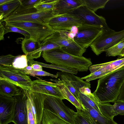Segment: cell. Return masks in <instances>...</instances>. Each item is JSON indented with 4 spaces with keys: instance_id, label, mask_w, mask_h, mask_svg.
Segmentation results:
<instances>
[{
    "instance_id": "cell-36",
    "label": "cell",
    "mask_w": 124,
    "mask_h": 124,
    "mask_svg": "<svg viewBox=\"0 0 124 124\" xmlns=\"http://www.w3.org/2000/svg\"><path fill=\"white\" fill-rule=\"evenodd\" d=\"M26 105L27 111L28 124H36L31 109L30 103L27 96Z\"/></svg>"
},
{
    "instance_id": "cell-34",
    "label": "cell",
    "mask_w": 124,
    "mask_h": 124,
    "mask_svg": "<svg viewBox=\"0 0 124 124\" xmlns=\"http://www.w3.org/2000/svg\"><path fill=\"white\" fill-rule=\"evenodd\" d=\"M16 57L11 54L1 56L0 65L5 66H12L13 63Z\"/></svg>"
},
{
    "instance_id": "cell-5",
    "label": "cell",
    "mask_w": 124,
    "mask_h": 124,
    "mask_svg": "<svg viewBox=\"0 0 124 124\" xmlns=\"http://www.w3.org/2000/svg\"><path fill=\"white\" fill-rule=\"evenodd\" d=\"M5 24L23 30L30 34V38L41 43L52 34L55 31L48 24L23 22H14Z\"/></svg>"
},
{
    "instance_id": "cell-43",
    "label": "cell",
    "mask_w": 124,
    "mask_h": 124,
    "mask_svg": "<svg viewBox=\"0 0 124 124\" xmlns=\"http://www.w3.org/2000/svg\"><path fill=\"white\" fill-rule=\"evenodd\" d=\"M120 56L122 57H124V48L122 51Z\"/></svg>"
},
{
    "instance_id": "cell-29",
    "label": "cell",
    "mask_w": 124,
    "mask_h": 124,
    "mask_svg": "<svg viewBox=\"0 0 124 124\" xmlns=\"http://www.w3.org/2000/svg\"><path fill=\"white\" fill-rule=\"evenodd\" d=\"M32 64H37L41 65L42 67L57 70H60L61 71L67 72L74 74H77L78 72V71L77 70L72 68L53 64H48L35 61L34 60L32 61Z\"/></svg>"
},
{
    "instance_id": "cell-14",
    "label": "cell",
    "mask_w": 124,
    "mask_h": 124,
    "mask_svg": "<svg viewBox=\"0 0 124 124\" xmlns=\"http://www.w3.org/2000/svg\"><path fill=\"white\" fill-rule=\"evenodd\" d=\"M31 92L53 96L62 100L65 99L55 82L48 81L39 78L32 81Z\"/></svg>"
},
{
    "instance_id": "cell-18",
    "label": "cell",
    "mask_w": 124,
    "mask_h": 124,
    "mask_svg": "<svg viewBox=\"0 0 124 124\" xmlns=\"http://www.w3.org/2000/svg\"><path fill=\"white\" fill-rule=\"evenodd\" d=\"M83 6L82 0H58L53 10L55 16L67 14Z\"/></svg>"
},
{
    "instance_id": "cell-11",
    "label": "cell",
    "mask_w": 124,
    "mask_h": 124,
    "mask_svg": "<svg viewBox=\"0 0 124 124\" xmlns=\"http://www.w3.org/2000/svg\"><path fill=\"white\" fill-rule=\"evenodd\" d=\"M48 24L55 31H68L74 27H78L81 25L82 22L77 17L67 14L52 17Z\"/></svg>"
},
{
    "instance_id": "cell-20",
    "label": "cell",
    "mask_w": 124,
    "mask_h": 124,
    "mask_svg": "<svg viewBox=\"0 0 124 124\" xmlns=\"http://www.w3.org/2000/svg\"><path fill=\"white\" fill-rule=\"evenodd\" d=\"M50 80L55 83L65 99L70 102L76 108L80 110H84V108L80 102L70 92L62 80L60 79L58 80L51 79Z\"/></svg>"
},
{
    "instance_id": "cell-22",
    "label": "cell",
    "mask_w": 124,
    "mask_h": 124,
    "mask_svg": "<svg viewBox=\"0 0 124 124\" xmlns=\"http://www.w3.org/2000/svg\"><path fill=\"white\" fill-rule=\"evenodd\" d=\"M22 89L7 80L0 79V95L13 97L20 94Z\"/></svg>"
},
{
    "instance_id": "cell-21",
    "label": "cell",
    "mask_w": 124,
    "mask_h": 124,
    "mask_svg": "<svg viewBox=\"0 0 124 124\" xmlns=\"http://www.w3.org/2000/svg\"><path fill=\"white\" fill-rule=\"evenodd\" d=\"M79 101L85 109L97 124H118L113 119L107 118L101 115L90 105L84 99L79 96Z\"/></svg>"
},
{
    "instance_id": "cell-42",
    "label": "cell",
    "mask_w": 124,
    "mask_h": 124,
    "mask_svg": "<svg viewBox=\"0 0 124 124\" xmlns=\"http://www.w3.org/2000/svg\"><path fill=\"white\" fill-rule=\"evenodd\" d=\"M24 69L28 70H32L31 67V66L29 65H28L27 67Z\"/></svg>"
},
{
    "instance_id": "cell-6",
    "label": "cell",
    "mask_w": 124,
    "mask_h": 124,
    "mask_svg": "<svg viewBox=\"0 0 124 124\" xmlns=\"http://www.w3.org/2000/svg\"><path fill=\"white\" fill-rule=\"evenodd\" d=\"M45 41L55 43L59 45L64 52L76 56H82L86 50L79 45L73 39L69 37L67 31H55L43 42Z\"/></svg>"
},
{
    "instance_id": "cell-7",
    "label": "cell",
    "mask_w": 124,
    "mask_h": 124,
    "mask_svg": "<svg viewBox=\"0 0 124 124\" xmlns=\"http://www.w3.org/2000/svg\"><path fill=\"white\" fill-rule=\"evenodd\" d=\"M124 40V29L119 31L112 30L105 31L90 46L92 50L97 55Z\"/></svg>"
},
{
    "instance_id": "cell-15",
    "label": "cell",
    "mask_w": 124,
    "mask_h": 124,
    "mask_svg": "<svg viewBox=\"0 0 124 124\" xmlns=\"http://www.w3.org/2000/svg\"><path fill=\"white\" fill-rule=\"evenodd\" d=\"M26 92L36 124H41L44 109V101L46 95L31 91Z\"/></svg>"
},
{
    "instance_id": "cell-32",
    "label": "cell",
    "mask_w": 124,
    "mask_h": 124,
    "mask_svg": "<svg viewBox=\"0 0 124 124\" xmlns=\"http://www.w3.org/2000/svg\"><path fill=\"white\" fill-rule=\"evenodd\" d=\"M4 26L5 28V34L9 32H16L20 33L23 35L25 37V39H28L30 38V36L29 34L23 30L6 24Z\"/></svg>"
},
{
    "instance_id": "cell-28",
    "label": "cell",
    "mask_w": 124,
    "mask_h": 124,
    "mask_svg": "<svg viewBox=\"0 0 124 124\" xmlns=\"http://www.w3.org/2000/svg\"><path fill=\"white\" fill-rule=\"evenodd\" d=\"M58 0H41L34 7L38 11H45L53 10Z\"/></svg>"
},
{
    "instance_id": "cell-39",
    "label": "cell",
    "mask_w": 124,
    "mask_h": 124,
    "mask_svg": "<svg viewBox=\"0 0 124 124\" xmlns=\"http://www.w3.org/2000/svg\"><path fill=\"white\" fill-rule=\"evenodd\" d=\"M5 28L4 26L2 23L1 21L0 23V40L4 39V35L5 34Z\"/></svg>"
},
{
    "instance_id": "cell-10",
    "label": "cell",
    "mask_w": 124,
    "mask_h": 124,
    "mask_svg": "<svg viewBox=\"0 0 124 124\" xmlns=\"http://www.w3.org/2000/svg\"><path fill=\"white\" fill-rule=\"evenodd\" d=\"M77 33L73 38L74 41L82 47L87 48L105 31L94 26L82 24L78 27Z\"/></svg>"
},
{
    "instance_id": "cell-3",
    "label": "cell",
    "mask_w": 124,
    "mask_h": 124,
    "mask_svg": "<svg viewBox=\"0 0 124 124\" xmlns=\"http://www.w3.org/2000/svg\"><path fill=\"white\" fill-rule=\"evenodd\" d=\"M55 16L53 10L39 11L34 7L26 8L21 4L9 16L0 21L5 23L23 22L48 24L50 19Z\"/></svg>"
},
{
    "instance_id": "cell-38",
    "label": "cell",
    "mask_w": 124,
    "mask_h": 124,
    "mask_svg": "<svg viewBox=\"0 0 124 124\" xmlns=\"http://www.w3.org/2000/svg\"><path fill=\"white\" fill-rule=\"evenodd\" d=\"M80 92L87 95H89L92 93L89 88L84 87L79 89Z\"/></svg>"
},
{
    "instance_id": "cell-40",
    "label": "cell",
    "mask_w": 124,
    "mask_h": 124,
    "mask_svg": "<svg viewBox=\"0 0 124 124\" xmlns=\"http://www.w3.org/2000/svg\"><path fill=\"white\" fill-rule=\"evenodd\" d=\"M32 67V70L36 71L42 70V67L37 64H34L30 65Z\"/></svg>"
},
{
    "instance_id": "cell-35",
    "label": "cell",
    "mask_w": 124,
    "mask_h": 124,
    "mask_svg": "<svg viewBox=\"0 0 124 124\" xmlns=\"http://www.w3.org/2000/svg\"><path fill=\"white\" fill-rule=\"evenodd\" d=\"M76 109L77 112H75L73 116L74 124H90L82 115L80 110Z\"/></svg>"
},
{
    "instance_id": "cell-30",
    "label": "cell",
    "mask_w": 124,
    "mask_h": 124,
    "mask_svg": "<svg viewBox=\"0 0 124 124\" xmlns=\"http://www.w3.org/2000/svg\"><path fill=\"white\" fill-rule=\"evenodd\" d=\"M124 48V40L119 42L107 49L105 52L107 56H120Z\"/></svg>"
},
{
    "instance_id": "cell-26",
    "label": "cell",
    "mask_w": 124,
    "mask_h": 124,
    "mask_svg": "<svg viewBox=\"0 0 124 124\" xmlns=\"http://www.w3.org/2000/svg\"><path fill=\"white\" fill-rule=\"evenodd\" d=\"M41 46V43L30 38H24L22 42V49L25 54H27L38 49Z\"/></svg>"
},
{
    "instance_id": "cell-23",
    "label": "cell",
    "mask_w": 124,
    "mask_h": 124,
    "mask_svg": "<svg viewBox=\"0 0 124 124\" xmlns=\"http://www.w3.org/2000/svg\"><path fill=\"white\" fill-rule=\"evenodd\" d=\"M21 4L20 0H13L12 1L0 5V21L9 16Z\"/></svg>"
},
{
    "instance_id": "cell-16",
    "label": "cell",
    "mask_w": 124,
    "mask_h": 124,
    "mask_svg": "<svg viewBox=\"0 0 124 124\" xmlns=\"http://www.w3.org/2000/svg\"><path fill=\"white\" fill-rule=\"evenodd\" d=\"M16 103L15 97L0 95V124L12 122Z\"/></svg>"
},
{
    "instance_id": "cell-9",
    "label": "cell",
    "mask_w": 124,
    "mask_h": 124,
    "mask_svg": "<svg viewBox=\"0 0 124 124\" xmlns=\"http://www.w3.org/2000/svg\"><path fill=\"white\" fill-rule=\"evenodd\" d=\"M68 14L79 18L82 24L97 27L106 31L112 30L108 25L104 17L97 15L85 6H81Z\"/></svg>"
},
{
    "instance_id": "cell-33",
    "label": "cell",
    "mask_w": 124,
    "mask_h": 124,
    "mask_svg": "<svg viewBox=\"0 0 124 124\" xmlns=\"http://www.w3.org/2000/svg\"><path fill=\"white\" fill-rule=\"evenodd\" d=\"M25 74L29 75L33 77L36 76H50L52 78H57L58 76L56 75H54L43 70L40 71H36L32 70H28L24 69H23Z\"/></svg>"
},
{
    "instance_id": "cell-24",
    "label": "cell",
    "mask_w": 124,
    "mask_h": 124,
    "mask_svg": "<svg viewBox=\"0 0 124 124\" xmlns=\"http://www.w3.org/2000/svg\"><path fill=\"white\" fill-rule=\"evenodd\" d=\"M60 47L57 44L49 41H45L41 43V46L38 49L27 55L28 62L34 58L36 59L40 57L42 52L56 48Z\"/></svg>"
},
{
    "instance_id": "cell-8",
    "label": "cell",
    "mask_w": 124,
    "mask_h": 124,
    "mask_svg": "<svg viewBox=\"0 0 124 124\" xmlns=\"http://www.w3.org/2000/svg\"><path fill=\"white\" fill-rule=\"evenodd\" d=\"M62 100L46 95L44 102V109L60 117L70 124H74L73 116L75 112L66 106Z\"/></svg>"
},
{
    "instance_id": "cell-27",
    "label": "cell",
    "mask_w": 124,
    "mask_h": 124,
    "mask_svg": "<svg viewBox=\"0 0 124 124\" xmlns=\"http://www.w3.org/2000/svg\"><path fill=\"white\" fill-rule=\"evenodd\" d=\"M83 6L95 12L99 9L103 8L109 0H82Z\"/></svg>"
},
{
    "instance_id": "cell-17",
    "label": "cell",
    "mask_w": 124,
    "mask_h": 124,
    "mask_svg": "<svg viewBox=\"0 0 124 124\" xmlns=\"http://www.w3.org/2000/svg\"><path fill=\"white\" fill-rule=\"evenodd\" d=\"M114 103L113 105L109 103H99L98 106L104 116L113 119L118 115H124V101H116Z\"/></svg>"
},
{
    "instance_id": "cell-41",
    "label": "cell",
    "mask_w": 124,
    "mask_h": 124,
    "mask_svg": "<svg viewBox=\"0 0 124 124\" xmlns=\"http://www.w3.org/2000/svg\"><path fill=\"white\" fill-rule=\"evenodd\" d=\"M13 0H0V5L7 3L13 1Z\"/></svg>"
},
{
    "instance_id": "cell-19",
    "label": "cell",
    "mask_w": 124,
    "mask_h": 124,
    "mask_svg": "<svg viewBox=\"0 0 124 124\" xmlns=\"http://www.w3.org/2000/svg\"><path fill=\"white\" fill-rule=\"evenodd\" d=\"M124 67V57L106 62L91 65L89 68L90 72L97 70H101L105 75Z\"/></svg>"
},
{
    "instance_id": "cell-37",
    "label": "cell",
    "mask_w": 124,
    "mask_h": 124,
    "mask_svg": "<svg viewBox=\"0 0 124 124\" xmlns=\"http://www.w3.org/2000/svg\"><path fill=\"white\" fill-rule=\"evenodd\" d=\"M41 0H20L21 5L26 8L34 7V6Z\"/></svg>"
},
{
    "instance_id": "cell-4",
    "label": "cell",
    "mask_w": 124,
    "mask_h": 124,
    "mask_svg": "<svg viewBox=\"0 0 124 124\" xmlns=\"http://www.w3.org/2000/svg\"><path fill=\"white\" fill-rule=\"evenodd\" d=\"M0 79L8 81L25 91H31L32 81L23 69L0 65Z\"/></svg>"
},
{
    "instance_id": "cell-13",
    "label": "cell",
    "mask_w": 124,
    "mask_h": 124,
    "mask_svg": "<svg viewBox=\"0 0 124 124\" xmlns=\"http://www.w3.org/2000/svg\"><path fill=\"white\" fill-rule=\"evenodd\" d=\"M14 97L16 103L12 122L14 124H28L26 91L22 90L20 94Z\"/></svg>"
},
{
    "instance_id": "cell-31",
    "label": "cell",
    "mask_w": 124,
    "mask_h": 124,
    "mask_svg": "<svg viewBox=\"0 0 124 124\" xmlns=\"http://www.w3.org/2000/svg\"><path fill=\"white\" fill-rule=\"evenodd\" d=\"M28 66V61L26 54L16 56L12 66L17 69H23Z\"/></svg>"
},
{
    "instance_id": "cell-1",
    "label": "cell",
    "mask_w": 124,
    "mask_h": 124,
    "mask_svg": "<svg viewBox=\"0 0 124 124\" xmlns=\"http://www.w3.org/2000/svg\"><path fill=\"white\" fill-rule=\"evenodd\" d=\"M124 82V67L101 77L93 93L101 103L114 102Z\"/></svg>"
},
{
    "instance_id": "cell-2",
    "label": "cell",
    "mask_w": 124,
    "mask_h": 124,
    "mask_svg": "<svg viewBox=\"0 0 124 124\" xmlns=\"http://www.w3.org/2000/svg\"><path fill=\"white\" fill-rule=\"evenodd\" d=\"M42 56L47 62L74 69L79 72L87 71L92 64L90 58L71 55L60 47L44 51Z\"/></svg>"
},
{
    "instance_id": "cell-25",
    "label": "cell",
    "mask_w": 124,
    "mask_h": 124,
    "mask_svg": "<svg viewBox=\"0 0 124 124\" xmlns=\"http://www.w3.org/2000/svg\"><path fill=\"white\" fill-rule=\"evenodd\" d=\"M41 124H70L54 113L44 109Z\"/></svg>"
},
{
    "instance_id": "cell-12",
    "label": "cell",
    "mask_w": 124,
    "mask_h": 124,
    "mask_svg": "<svg viewBox=\"0 0 124 124\" xmlns=\"http://www.w3.org/2000/svg\"><path fill=\"white\" fill-rule=\"evenodd\" d=\"M56 75L79 101V89L84 87H91L90 82L84 81L81 78L76 76L74 74L61 71L57 72Z\"/></svg>"
}]
</instances>
